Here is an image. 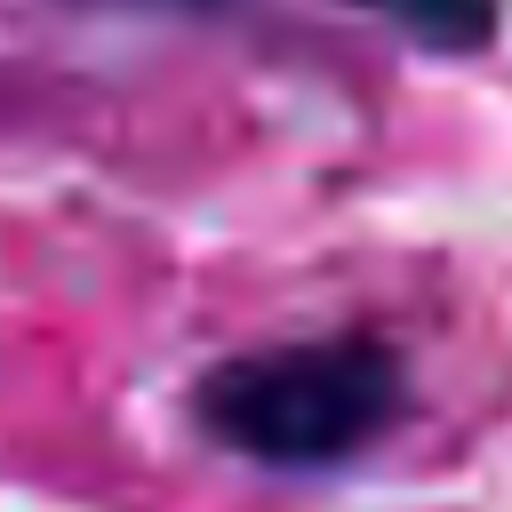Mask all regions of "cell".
I'll list each match as a JSON object with an SVG mask.
<instances>
[{
    "label": "cell",
    "instance_id": "3",
    "mask_svg": "<svg viewBox=\"0 0 512 512\" xmlns=\"http://www.w3.org/2000/svg\"><path fill=\"white\" fill-rule=\"evenodd\" d=\"M72 8H120V16H224L232 0H72Z\"/></svg>",
    "mask_w": 512,
    "mask_h": 512
},
{
    "label": "cell",
    "instance_id": "1",
    "mask_svg": "<svg viewBox=\"0 0 512 512\" xmlns=\"http://www.w3.org/2000/svg\"><path fill=\"white\" fill-rule=\"evenodd\" d=\"M184 408L192 432L232 464L312 480L384 448L416 408V376L392 336L328 328V336H288V344H248L208 360Z\"/></svg>",
    "mask_w": 512,
    "mask_h": 512
},
{
    "label": "cell",
    "instance_id": "2",
    "mask_svg": "<svg viewBox=\"0 0 512 512\" xmlns=\"http://www.w3.org/2000/svg\"><path fill=\"white\" fill-rule=\"evenodd\" d=\"M344 8L400 24L432 56H480L496 40V24H504V0H344Z\"/></svg>",
    "mask_w": 512,
    "mask_h": 512
}]
</instances>
